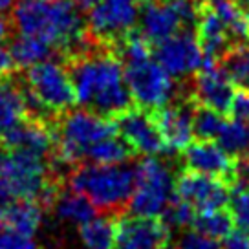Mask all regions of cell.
Wrapping results in <instances>:
<instances>
[{
	"mask_svg": "<svg viewBox=\"0 0 249 249\" xmlns=\"http://www.w3.org/2000/svg\"><path fill=\"white\" fill-rule=\"evenodd\" d=\"M193 226L196 231L207 234L214 240H224L227 234L233 233L234 220L231 211H207V213H196Z\"/></svg>",
	"mask_w": 249,
	"mask_h": 249,
	"instance_id": "obj_26",
	"label": "cell"
},
{
	"mask_svg": "<svg viewBox=\"0 0 249 249\" xmlns=\"http://www.w3.org/2000/svg\"><path fill=\"white\" fill-rule=\"evenodd\" d=\"M24 93L28 108L40 116H62L77 103L70 70L52 59L28 68Z\"/></svg>",
	"mask_w": 249,
	"mask_h": 249,
	"instance_id": "obj_5",
	"label": "cell"
},
{
	"mask_svg": "<svg viewBox=\"0 0 249 249\" xmlns=\"http://www.w3.org/2000/svg\"><path fill=\"white\" fill-rule=\"evenodd\" d=\"M176 249H220V242L200 231H185L176 242Z\"/></svg>",
	"mask_w": 249,
	"mask_h": 249,
	"instance_id": "obj_32",
	"label": "cell"
},
{
	"mask_svg": "<svg viewBox=\"0 0 249 249\" xmlns=\"http://www.w3.org/2000/svg\"><path fill=\"white\" fill-rule=\"evenodd\" d=\"M2 143L6 148L26 150L46 158L55 150V134L53 128L46 121H42V117L26 116L2 138Z\"/></svg>",
	"mask_w": 249,
	"mask_h": 249,
	"instance_id": "obj_18",
	"label": "cell"
},
{
	"mask_svg": "<svg viewBox=\"0 0 249 249\" xmlns=\"http://www.w3.org/2000/svg\"><path fill=\"white\" fill-rule=\"evenodd\" d=\"M196 110V101L185 97L178 103H169L163 108L154 110L156 121L165 140L167 154L181 152L193 141V116Z\"/></svg>",
	"mask_w": 249,
	"mask_h": 249,
	"instance_id": "obj_15",
	"label": "cell"
},
{
	"mask_svg": "<svg viewBox=\"0 0 249 249\" xmlns=\"http://www.w3.org/2000/svg\"><path fill=\"white\" fill-rule=\"evenodd\" d=\"M224 116L211 110L207 107H200L196 105L195 116H193V132H195L196 140H214L216 141L218 134L224 126Z\"/></svg>",
	"mask_w": 249,
	"mask_h": 249,
	"instance_id": "obj_28",
	"label": "cell"
},
{
	"mask_svg": "<svg viewBox=\"0 0 249 249\" xmlns=\"http://www.w3.org/2000/svg\"><path fill=\"white\" fill-rule=\"evenodd\" d=\"M236 2H240V0H236Z\"/></svg>",
	"mask_w": 249,
	"mask_h": 249,
	"instance_id": "obj_39",
	"label": "cell"
},
{
	"mask_svg": "<svg viewBox=\"0 0 249 249\" xmlns=\"http://www.w3.org/2000/svg\"><path fill=\"white\" fill-rule=\"evenodd\" d=\"M13 22L18 33L44 40L53 50L88 52V24L73 0H17Z\"/></svg>",
	"mask_w": 249,
	"mask_h": 249,
	"instance_id": "obj_2",
	"label": "cell"
},
{
	"mask_svg": "<svg viewBox=\"0 0 249 249\" xmlns=\"http://www.w3.org/2000/svg\"><path fill=\"white\" fill-rule=\"evenodd\" d=\"M196 216V211L178 196L172 198V202L167 205V209L161 214V220L169 226V229H185L193 226Z\"/></svg>",
	"mask_w": 249,
	"mask_h": 249,
	"instance_id": "obj_30",
	"label": "cell"
},
{
	"mask_svg": "<svg viewBox=\"0 0 249 249\" xmlns=\"http://www.w3.org/2000/svg\"><path fill=\"white\" fill-rule=\"evenodd\" d=\"M53 207L57 216L70 222L75 226H83L88 220H92L95 216V207L93 203L86 198L85 195H81L77 191H59L53 198Z\"/></svg>",
	"mask_w": 249,
	"mask_h": 249,
	"instance_id": "obj_21",
	"label": "cell"
},
{
	"mask_svg": "<svg viewBox=\"0 0 249 249\" xmlns=\"http://www.w3.org/2000/svg\"><path fill=\"white\" fill-rule=\"evenodd\" d=\"M156 62L172 79L193 75L203 66V53L193 31H179L167 40L152 46Z\"/></svg>",
	"mask_w": 249,
	"mask_h": 249,
	"instance_id": "obj_11",
	"label": "cell"
},
{
	"mask_svg": "<svg viewBox=\"0 0 249 249\" xmlns=\"http://www.w3.org/2000/svg\"><path fill=\"white\" fill-rule=\"evenodd\" d=\"M79 236L85 249L116 248V220L110 216H93L79 226Z\"/></svg>",
	"mask_w": 249,
	"mask_h": 249,
	"instance_id": "obj_24",
	"label": "cell"
},
{
	"mask_svg": "<svg viewBox=\"0 0 249 249\" xmlns=\"http://www.w3.org/2000/svg\"><path fill=\"white\" fill-rule=\"evenodd\" d=\"M220 249H249V234L244 231H233L222 240Z\"/></svg>",
	"mask_w": 249,
	"mask_h": 249,
	"instance_id": "obj_35",
	"label": "cell"
},
{
	"mask_svg": "<svg viewBox=\"0 0 249 249\" xmlns=\"http://www.w3.org/2000/svg\"><path fill=\"white\" fill-rule=\"evenodd\" d=\"M117 134L123 138L136 154L156 156L167 152L165 140L156 121L154 110L130 107L114 117Z\"/></svg>",
	"mask_w": 249,
	"mask_h": 249,
	"instance_id": "obj_10",
	"label": "cell"
},
{
	"mask_svg": "<svg viewBox=\"0 0 249 249\" xmlns=\"http://www.w3.org/2000/svg\"><path fill=\"white\" fill-rule=\"evenodd\" d=\"M165 249H167V248H165Z\"/></svg>",
	"mask_w": 249,
	"mask_h": 249,
	"instance_id": "obj_40",
	"label": "cell"
},
{
	"mask_svg": "<svg viewBox=\"0 0 249 249\" xmlns=\"http://www.w3.org/2000/svg\"><path fill=\"white\" fill-rule=\"evenodd\" d=\"M176 196L185 200L196 213L226 209L231 189L222 178L183 171L176 178Z\"/></svg>",
	"mask_w": 249,
	"mask_h": 249,
	"instance_id": "obj_12",
	"label": "cell"
},
{
	"mask_svg": "<svg viewBox=\"0 0 249 249\" xmlns=\"http://www.w3.org/2000/svg\"><path fill=\"white\" fill-rule=\"evenodd\" d=\"M9 24L0 15V81L9 77L11 70L15 68V62L9 50Z\"/></svg>",
	"mask_w": 249,
	"mask_h": 249,
	"instance_id": "obj_31",
	"label": "cell"
},
{
	"mask_svg": "<svg viewBox=\"0 0 249 249\" xmlns=\"http://www.w3.org/2000/svg\"><path fill=\"white\" fill-rule=\"evenodd\" d=\"M70 187L85 195L99 211H116L128 205L136 187V165L88 163L71 172Z\"/></svg>",
	"mask_w": 249,
	"mask_h": 249,
	"instance_id": "obj_4",
	"label": "cell"
},
{
	"mask_svg": "<svg viewBox=\"0 0 249 249\" xmlns=\"http://www.w3.org/2000/svg\"><path fill=\"white\" fill-rule=\"evenodd\" d=\"M136 30L150 44V48L179 31H187L167 0H150L147 4H143L140 8V18H138Z\"/></svg>",
	"mask_w": 249,
	"mask_h": 249,
	"instance_id": "obj_17",
	"label": "cell"
},
{
	"mask_svg": "<svg viewBox=\"0 0 249 249\" xmlns=\"http://www.w3.org/2000/svg\"><path fill=\"white\" fill-rule=\"evenodd\" d=\"M187 171L222 178L229 185L234 171V158L227 154L214 140H193L181 150Z\"/></svg>",
	"mask_w": 249,
	"mask_h": 249,
	"instance_id": "obj_16",
	"label": "cell"
},
{
	"mask_svg": "<svg viewBox=\"0 0 249 249\" xmlns=\"http://www.w3.org/2000/svg\"><path fill=\"white\" fill-rule=\"evenodd\" d=\"M0 189L13 202L37 200L48 203L53 202L59 193L44 156L6 147L0 148Z\"/></svg>",
	"mask_w": 249,
	"mask_h": 249,
	"instance_id": "obj_3",
	"label": "cell"
},
{
	"mask_svg": "<svg viewBox=\"0 0 249 249\" xmlns=\"http://www.w3.org/2000/svg\"><path fill=\"white\" fill-rule=\"evenodd\" d=\"M176 196V176L171 167L154 156L136 165V187L128 209L138 216H161Z\"/></svg>",
	"mask_w": 249,
	"mask_h": 249,
	"instance_id": "obj_7",
	"label": "cell"
},
{
	"mask_svg": "<svg viewBox=\"0 0 249 249\" xmlns=\"http://www.w3.org/2000/svg\"><path fill=\"white\" fill-rule=\"evenodd\" d=\"M11 4H13V0H0V13L6 11L8 8H11Z\"/></svg>",
	"mask_w": 249,
	"mask_h": 249,
	"instance_id": "obj_37",
	"label": "cell"
},
{
	"mask_svg": "<svg viewBox=\"0 0 249 249\" xmlns=\"http://www.w3.org/2000/svg\"><path fill=\"white\" fill-rule=\"evenodd\" d=\"M234 88L236 86L224 66L205 64L196 73L191 97L196 101V105L216 110L224 116V114H229L231 110L233 99L236 95Z\"/></svg>",
	"mask_w": 249,
	"mask_h": 249,
	"instance_id": "obj_14",
	"label": "cell"
},
{
	"mask_svg": "<svg viewBox=\"0 0 249 249\" xmlns=\"http://www.w3.org/2000/svg\"><path fill=\"white\" fill-rule=\"evenodd\" d=\"M134 156H136V152L130 148V145L119 134H114V136H108L105 140L97 141L86 152L85 160L97 165H119L126 163Z\"/></svg>",
	"mask_w": 249,
	"mask_h": 249,
	"instance_id": "obj_23",
	"label": "cell"
},
{
	"mask_svg": "<svg viewBox=\"0 0 249 249\" xmlns=\"http://www.w3.org/2000/svg\"><path fill=\"white\" fill-rule=\"evenodd\" d=\"M229 114H231L234 119H240V121L249 123V93L242 92L234 95Z\"/></svg>",
	"mask_w": 249,
	"mask_h": 249,
	"instance_id": "obj_34",
	"label": "cell"
},
{
	"mask_svg": "<svg viewBox=\"0 0 249 249\" xmlns=\"http://www.w3.org/2000/svg\"><path fill=\"white\" fill-rule=\"evenodd\" d=\"M55 156L62 163H79L86 152L108 136L117 134L116 123L92 110L66 112L55 126Z\"/></svg>",
	"mask_w": 249,
	"mask_h": 249,
	"instance_id": "obj_6",
	"label": "cell"
},
{
	"mask_svg": "<svg viewBox=\"0 0 249 249\" xmlns=\"http://www.w3.org/2000/svg\"><path fill=\"white\" fill-rule=\"evenodd\" d=\"M73 2H75L81 9H88V11H90V9H92L99 0H73Z\"/></svg>",
	"mask_w": 249,
	"mask_h": 249,
	"instance_id": "obj_36",
	"label": "cell"
},
{
	"mask_svg": "<svg viewBox=\"0 0 249 249\" xmlns=\"http://www.w3.org/2000/svg\"><path fill=\"white\" fill-rule=\"evenodd\" d=\"M171 242V229L158 216H121L116 220L114 249H165Z\"/></svg>",
	"mask_w": 249,
	"mask_h": 249,
	"instance_id": "obj_13",
	"label": "cell"
},
{
	"mask_svg": "<svg viewBox=\"0 0 249 249\" xmlns=\"http://www.w3.org/2000/svg\"><path fill=\"white\" fill-rule=\"evenodd\" d=\"M124 79L132 101L147 110H160L174 99L176 86L172 77L150 55L123 61Z\"/></svg>",
	"mask_w": 249,
	"mask_h": 249,
	"instance_id": "obj_8",
	"label": "cell"
},
{
	"mask_svg": "<svg viewBox=\"0 0 249 249\" xmlns=\"http://www.w3.org/2000/svg\"><path fill=\"white\" fill-rule=\"evenodd\" d=\"M238 4H240V8L244 9V11L248 13V17H249V0H240Z\"/></svg>",
	"mask_w": 249,
	"mask_h": 249,
	"instance_id": "obj_38",
	"label": "cell"
},
{
	"mask_svg": "<svg viewBox=\"0 0 249 249\" xmlns=\"http://www.w3.org/2000/svg\"><path fill=\"white\" fill-rule=\"evenodd\" d=\"M150 0H99L88 11V31L105 44H117L136 28L140 8Z\"/></svg>",
	"mask_w": 249,
	"mask_h": 249,
	"instance_id": "obj_9",
	"label": "cell"
},
{
	"mask_svg": "<svg viewBox=\"0 0 249 249\" xmlns=\"http://www.w3.org/2000/svg\"><path fill=\"white\" fill-rule=\"evenodd\" d=\"M77 103L105 117H116L132 107L124 66L114 52H85L70 62Z\"/></svg>",
	"mask_w": 249,
	"mask_h": 249,
	"instance_id": "obj_1",
	"label": "cell"
},
{
	"mask_svg": "<svg viewBox=\"0 0 249 249\" xmlns=\"http://www.w3.org/2000/svg\"><path fill=\"white\" fill-rule=\"evenodd\" d=\"M222 66L229 73L231 81L242 92L249 93V44L234 48L224 57Z\"/></svg>",
	"mask_w": 249,
	"mask_h": 249,
	"instance_id": "obj_27",
	"label": "cell"
},
{
	"mask_svg": "<svg viewBox=\"0 0 249 249\" xmlns=\"http://www.w3.org/2000/svg\"><path fill=\"white\" fill-rule=\"evenodd\" d=\"M216 143L234 160L249 158V123L240 119L224 121V126L218 134Z\"/></svg>",
	"mask_w": 249,
	"mask_h": 249,
	"instance_id": "obj_25",
	"label": "cell"
},
{
	"mask_svg": "<svg viewBox=\"0 0 249 249\" xmlns=\"http://www.w3.org/2000/svg\"><path fill=\"white\" fill-rule=\"evenodd\" d=\"M9 50H11V57H13L15 66H22V68H31L39 62L48 61L55 52L44 40L37 39V37H30V35H22V33H18V37L15 40H11Z\"/></svg>",
	"mask_w": 249,
	"mask_h": 249,
	"instance_id": "obj_22",
	"label": "cell"
},
{
	"mask_svg": "<svg viewBox=\"0 0 249 249\" xmlns=\"http://www.w3.org/2000/svg\"><path fill=\"white\" fill-rule=\"evenodd\" d=\"M42 224V207L37 200H17L9 205L2 229H11L20 234L35 236Z\"/></svg>",
	"mask_w": 249,
	"mask_h": 249,
	"instance_id": "obj_20",
	"label": "cell"
},
{
	"mask_svg": "<svg viewBox=\"0 0 249 249\" xmlns=\"http://www.w3.org/2000/svg\"><path fill=\"white\" fill-rule=\"evenodd\" d=\"M229 203H231L229 211L233 214L234 226L249 234V179L231 187Z\"/></svg>",
	"mask_w": 249,
	"mask_h": 249,
	"instance_id": "obj_29",
	"label": "cell"
},
{
	"mask_svg": "<svg viewBox=\"0 0 249 249\" xmlns=\"http://www.w3.org/2000/svg\"><path fill=\"white\" fill-rule=\"evenodd\" d=\"M28 116V101L24 88L13 85V81H0V140Z\"/></svg>",
	"mask_w": 249,
	"mask_h": 249,
	"instance_id": "obj_19",
	"label": "cell"
},
{
	"mask_svg": "<svg viewBox=\"0 0 249 249\" xmlns=\"http://www.w3.org/2000/svg\"><path fill=\"white\" fill-rule=\"evenodd\" d=\"M0 249H37L35 238L11 229H0Z\"/></svg>",
	"mask_w": 249,
	"mask_h": 249,
	"instance_id": "obj_33",
	"label": "cell"
}]
</instances>
